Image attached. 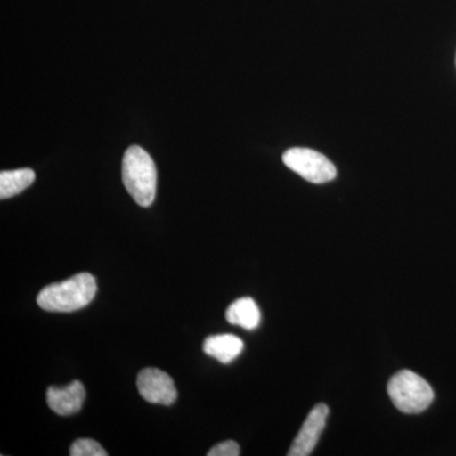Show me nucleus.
I'll use <instances>...</instances> for the list:
<instances>
[{
    "mask_svg": "<svg viewBox=\"0 0 456 456\" xmlns=\"http://www.w3.org/2000/svg\"><path fill=\"white\" fill-rule=\"evenodd\" d=\"M97 294V281L89 273H80L60 283L47 285L37 297V305L49 312H74L86 307Z\"/></svg>",
    "mask_w": 456,
    "mask_h": 456,
    "instance_id": "f257e3e1",
    "label": "nucleus"
},
{
    "mask_svg": "<svg viewBox=\"0 0 456 456\" xmlns=\"http://www.w3.org/2000/svg\"><path fill=\"white\" fill-rule=\"evenodd\" d=\"M122 180L134 202L150 207L156 196L158 171L151 156L142 147H128L122 163Z\"/></svg>",
    "mask_w": 456,
    "mask_h": 456,
    "instance_id": "f03ea898",
    "label": "nucleus"
},
{
    "mask_svg": "<svg viewBox=\"0 0 456 456\" xmlns=\"http://www.w3.org/2000/svg\"><path fill=\"white\" fill-rule=\"evenodd\" d=\"M388 395L393 404L403 413H421L434 401V391L424 378L412 370H401L388 383Z\"/></svg>",
    "mask_w": 456,
    "mask_h": 456,
    "instance_id": "7ed1b4c3",
    "label": "nucleus"
},
{
    "mask_svg": "<svg viewBox=\"0 0 456 456\" xmlns=\"http://www.w3.org/2000/svg\"><path fill=\"white\" fill-rule=\"evenodd\" d=\"M283 163L294 173L314 184L331 182L338 174L335 165L325 155L305 147H294L285 151Z\"/></svg>",
    "mask_w": 456,
    "mask_h": 456,
    "instance_id": "20e7f679",
    "label": "nucleus"
},
{
    "mask_svg": "<svg viewBox=\"0 0 456 456\" xmlns=\"http://www.w3.org/2000/svg\"><path fill=\"white\" fill-rule=\"evenodd\" d=\"M137 388L141 397L150 403L170 406L178 398L173 378L160 369H142L137 377Z\"/></svg>",
    "mask_w": 456,
    "mask_h": 456,
    "instance_id": "39448f33",
    "label": "nucleus"
},
{
    "mask_svg": "<svg viewBox=\"0 0 456 456\" xmlns=\"http://www.w3.org/2000/svg\"><path fill=\"white\" fill-rule=\"evenodd\" d=\"M329 407L326 404H317L311 411L310 415L305 419L301 430L294 439L288 455L289 456H308L312 454L316 448L318 439L325 428L327 416H329Z\"/></svg>",
    "mask_w": 456,
    "mask_h": 456,
    "instance_id": "423d86ee",
    "label": "nucleus"
},
{
    "mask_svg": "<svg viewBox=\"0 0 456 456\" xmlns=\"http://www.w3.org/2000/svg\"><path fill=\"white\" fill-rule=\"evenodd\" d=\"M86 397V388L79 380H74L64 388L50 387L46 393L47 404L60 416H70L79 412Z\"/></svg>",
    "mask_w": 456,
    "mask_h": 456,
    "instance_id": "0eeeda50",
    "label": "nucleus"
},
{
    "mask_svg": "<svg viewBox=\"0 0 456 456\" xmlns=\"http://www.w3.org/2000/svg\"><path fill=\"white\" fill-rule=\"evenodd\" d=\"M207 355L228 364L233 362L244 350V342L235 335L224 334L209 336L203 344Z\"/></svg>",
    "mask_w": 456,
    "mask_h": 456,
    "instance_id": "6e6552de",
    "label": "nucleus"
},
{
    "mask_svg": "<svg viewBox=\"0 0 456 456\" xmlns=\"http://www.w3.org/2000/svg\"><path fill=\"white\" fill-rule=\"evenodd\" d=\"M226 318L231 325L240 326L245 330H255L260 325L261 314L256 302L245 297L237 299L227 308Z\"/></svg>",
    "mask_w": 456,
    "mask_h": 456,
    "instance_id": "1a4fd4ad",
    "label": "nucleus"
},
{
    "mask_svg": "<svg viewBox=\"0 0 456 456\" xmlns=\"http://www.w3.org/2000/svg\"><path fill=\"white\" fill-rule=\"evenodd\" d=\"M36 174L32 169L2 171L0 173V198L7 200L26 191L35 182Z\"/></svg>",
    "mask_w": 456,
    "mask_h": 456,
    "instance_id": "9d476101",
    "label": "nucleus"
},
{
    "mask_svg": "<svg viewBox=\"0 0 456 456\" xmlns=\"http://www.w3.org/2000/svg\"><path fill=\"white\" fill-rule=\"evenodd\" d=\"M71 456H107L106 450L101 444L92 439H79L74 441L70 448Z\"/></svg>",
    "mask_w": 456,
    "mask_h": 456,
    "instance_id": "9b49d317",
    "label": "nucleus"
},
{
    "mask_svg": "<svg viewBox=\"0 0 456 456\" xmlns=\"http://www.w3.org/2000/svg\"><path fill=\"white\" fill-rule=\"evenodd\" d=\"M208 456H239L240 446L236 441L228 440L224 443L218 444V445L213 446L209 450Z\"/></svg>",
    "mask_w": 456,
    "mask_h": 456,
    "instance_id": "f8f14e48",
    "label": "nucleus"
}]
</instances>
